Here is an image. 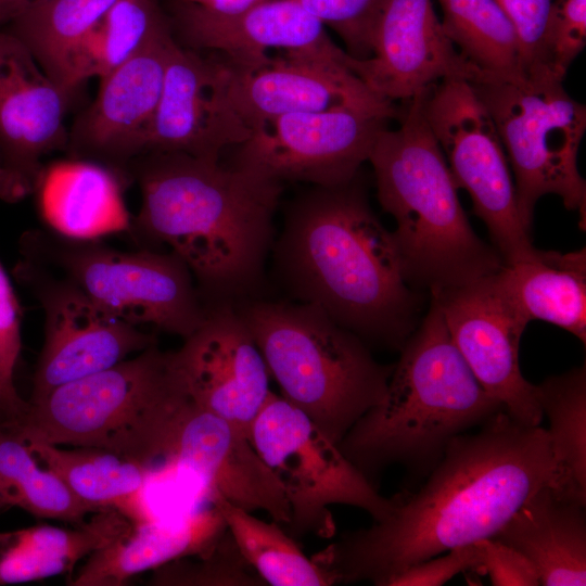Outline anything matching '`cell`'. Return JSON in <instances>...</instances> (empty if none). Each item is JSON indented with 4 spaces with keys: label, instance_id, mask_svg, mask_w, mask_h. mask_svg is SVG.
I'll return each instance as SVG.
<instances>
[{
    "label": "cell",
    "instance_id": "f1b7e54d",
    "mask_svg": "<svg viewBox=\"0 0 586 586\" xmlns=\"http://www.w3.org/2000/svg\"><path fill=\"white\" fill-rule=\"evenodd\" d=\"M115 1L36 0L2 29L25 46L51 79L71 91L72 61Z\"/></svg>",
    "mask_w": 586,
    "mask_h": 586
},
{
    "label": "cell",
    "instance_id": "30bf717a",
    "mask_svg": "<svg viewBox=\"0 0 586 586\" xmlns=\"http://www.w3.org/2000/svg\"><path fill=\"white\" fill-rule=\"evenodd\" d=\"M250 441L284 492L295 534L332 537L331 505L357 507L373 521L394 507L307 415L272 391L251 426Z\"/></svg>",
    "mask_w": 586,
    "mask_h": 586
},
{
    "label": "cell",
    "instance_id": "484cf974",
    "mask_svg": "<svg viewBox=\"0 0 586 586\" xmlns=\"http://www.w3.org/2000/svg\"><path fill=\"white\" fill-rule=\"evenodd\" d=\"M495 277L507 296L530 322L543 320L586 344V251L534 252L502 265Z\"/></svg>",
    "mask_w": 586,
    "mask_h": 586
},
{
    "label": "cell",
    "instance_id": "d6986e66",
    "mask_svg": "<svg viewBox=\"0 0 586 586\" xmlns=\"http://www.w3.org/2000/svg\"><path fill=\"white\" fill-rule=\"evenodd\" d=\"M177 15L188 44L218 51L238 69L292 60L331 61L349 66L351 54L330 39L326 26L298 0H267L231 14L182 1Z\"/></svg>",
    "mask_w": 586,
    "mask_h": 586
},
{
    "label": "cell",
    "instance_id": "8fae6325",
    "mask_svg": "<svg viewBox=\"0 0 586 586\" xmlns=\"http://www.w3.org/2000/svg\"><path fill=\"white\" fill-rule=\"evenodd\" d=\"M423 109L456 187L469 193L502 263L530 256L535 247L520 216L501 139L469 80L453 78L434 85L424 93Z\"/></svg>",
    "mask_w": 586,
    "mask_h": 586
},
{
    "label": "cell",
    "instance_id": "5b68a950",
    "mask_svg": "<svg viewBox=\"0 0 586 586\" xmlns=\"http://www.w3.org/2000/svg\"><path fill=\"white\" fill-rule=\"evenodd\" d=\"M424 93L403 102L399 126L379 133L368 161L378 200L396 222L392 233L408 283L435 293L494 273L504 263L468 221L426 122Z\"/></svg>",
    "mask_w": 586,
    "mask_h": 586
},
{
    "label": "cell",
    "instance_id": "d590c367",
    "mask_svg": "<svg viewBox=\"0 0 586 586\" xmlns=\"http://www.w3.org/2000/svg\"><path fill=\"white\" fill-rule=\"evenodd\" d=\"M324 26L333 28L357 59L369 55L368 33L380 0H298Z\"/></svg>",
    "mask_w": 586,
    "mask_h": 586
},
{
    "label": "cell",
    "instance_id": "52a82bcc",
    "mask_svg": "<svg viewBox=\"0 0 586 586\" xmlns=\"http://www.w3.org/2000/svg\"><path fill=\"white\" fill-rule=\"evenodd\" d=\"M240 302L235 308L281 396L339 444L381 402L394 366L378 362L359 336L314 305Z\"/></svg>",
    "mask_w": 586,
    "mask_h": 586
},
{
    "label": "cell",
    "instance_id": "ffe728a7",
    "mask_svg": "<svg viewBox=\"0 0 586 586\" xmlns=\"http://www.w3.org/2000/svg\"><path fill=\"white\" fill-rule=\"evenodd\" d=\"M174 41L168 31L100 78L97 97L68 131L69 157L100 163L128 179L127 166L145 152Z\"/></svg>",
    "mask_w": 586,
    "mask_h": 586
},
{
    "label": "cell",
    "instance_id": "cb8c5ba5",
    "mask_svg": "<svg viewBox=\"0 0 586 586\" xmlns=\"http://www.w3.org/2000/svg\"><path fill=\"white\" fill-rule=\"evenodd\" d=\"M125 180L111 167L69 157L46 165L34 193L49 229L75 239H101L130 231Z\"/></svg>",
    "mask_w": 586,
    "mask_h": 586
},
{
    "label": "cell",
    "instance_id": "7a4b0ae2",
    "mask_svg": "<svg viewBox=\"0 0 586 586\" xmlns=\"http://www.w3.org/2000/svg\"><path fill=\"white\" fill-rule=\"evenodd\" d=\"M126 174L141 193L129 233L177 255L206 305L251 298L262 288L282 183L177 152L141 155Z\"/></svg>",
    "mask_w": 586,
    "mask_h": 586
},
{
    "label": "cell",
    "instance_id": "f35d334b",
    "mask_svg": "<svg viewBox=\"0 0 586 586\" xmlns=\"http://www.w3.org/2000/svg\"><path fill=\"white\" fill-rule=\"evenodd\" d=\"M481 553L480 566L495 586H536L538 574L532 562L515 548L496 538L475 543Z\"/></svg>",
    "mask_w": 586,
    "mask_h": 586
},
{
    "label": "cell",
    "instance_id": "60d3db41",
    "mask_svg": "<svg viewBox=\"0 0 586 586\" xmlns=\"http://www.w3.org/2000/svg\"><path fill=\"white\" fill-rule=\"evenodd\" d=\"M183 2L192 3L201 7L205 10L221 13L231 14L241 12L251 7H254L260 2L267 0H182Z\"/></svg>",
    "mask_w": 586,
    "mask_h": 586
},
{
    "label": "cell",
    "instance_id": "e0dca14e",
    "mask_svg": "<svg viewBox=\"0 0 586 586\" xmlns=\"http://www.w3.org/2000/svg\"><path fill=\"white\" fill-rule=\"evenodd\" d=\"M175 369L190 399L242 430L266 403L269 372L235 306L206 305L200 327L173 351Z\"/></svg>",
    "mask_w": 586,
    "mask_h": 586
},
{
    "label": "cell",
    "instance_id": "277c9868",
    "mask_svg": "<svg viewBox=\"0 0 586 586\" xmlns=\"http://www.w3.org/2000/svg\"><path fill=\"white\" fill-rule=\"evenodd\" d=\"M400 349L383 398L337 444L372 484L392 464L429 474L453 438L505 410L472 373L434 300Z\"/></svg>",
    "mask_w": 586,
    "mask_h": 586
},
{
    "label": "cell",
    "instance_id": "ac0fdd59",
    "mask_svg": "<svg viewBox=\"0 0 586 586\" xmlns=\"http://www.w3.org/2000/svg\"><path fill=\"white\" fill-rule=\"evenodd\" d=\"M229 76L225 60H206L174 41L144 154L177 152L220 160L226 149L245 142L252 129L230 100Z\"/></svg>",
    "mask_w": 586,
    "mask_h": 586
},
{
    "label": "cell",
    "instance_id": "d4e9b609",
    "mask_svg": "<svg viewBox=\"0 0 586 586\" xmlns=\"http://www.w3.org/2000/svg\"><path fill=\"white\" fill-rule=\"evenodd\" d=\"M494 538L532 562L539 585L586 584L585 505L558 496L548 484L530 496Z\"/></svg>",
    "mask_w": 586,
    "mask_h": 586
},
{
    "label": "cell",
    "instance_id": "44dd1931",
    "mask_svg": "<svg viewBox=\"0 0 586 586\" xmlns=\"http://www.w3.org/2000/svg\"><path fill=\"white\" fill-rule=\"evenodd\" d=\"M168 458L196 474L209 496L219 495L250 512L264 510L277 523H290L284 492L249 436L191 399L177 422Z\"/></svg>",
    "mask_w": 586,
    "mask_h": 586
},
{
    "label": "cell",
    "instance_id": "6da1fadb",
    "mask_svg": "<svg viewBox=\"0 0 586 586\" xmlns=\"http://www.w3.org/2000/svg\"><path fill=\"white\" fill-rule=\"evenodd\" d=\"M481 425L453 438L425 484L394 497L386 518L313 557L335 584L387 586L411 565L493 538L550 482L555 462L547 430L522 424L505 410Z\"/></svg>",
    "mask_w": 586,
    "mask_h": 586
},
{
    "label": "cell",
    "instance_id": "7bdbcfd3",
    "mask_svg": "<svg viewBox=\"0 0 586 586\" xmlns=\"http://www.w3.org/2000/svg\"><path fill=\"white\" fill-rule=\"evenodd\" d=\"M36 0H0V28L9 24Z\"/></svg>",
    "mask_w": 586,
    "mask_h": 586
},
{
    "label": "cell",
    "instance_id": "4fadbf2b",
    "mask_svg": "<svg viewBox=\"0 0 586 586\" xmlns=\"http://www.w3.org/2000/svg\"><path fill=\"white\" fill-rule=\"evenodd\" d=\"M390 118L356 111L292 113L264 122L238 145L231 165L282 183H347L368 161Z\"/></svg>",
    "mask_w": 586,
    "mask_h": 586
},
{
    "label": "cell",
    "instance_id": "ab89813d",
    "mask_svg": "<svg viewBox=\"0 0 586 586\" xmlns=\"http://www.w3.org/2000/svg\"><path fill=\"white\" fill-rule=\"evenodd\" d=\"M481 553L476 544L454 548L445 556L432 557L409 566L387 586H440L468 569L479 568Z\"/></svg>",
    "mask_w": 586,
    "mask_h": 586
},
{
    "label": "cell",
    "instance_id": "e575fe53",
    "mask_svg": "<svg viewBox=\"0 0 586 586\" xmlns=\"http://www.w3.org/2000/svg\"><path fill=\"white\" fill-rule=\"evenodd\" d=\"M586 46V0H555L545 38L547 71L564 80Z\"/></svg>",
    "mask_w": 586,
    "mask_h": 586
},
{
    "label": "cell",
    "instance_id": "9c48e42d",
    "mask_svg": "<svg viewBox=\"0 0 586 586\" xmlns=\"http://www.w3.org/2000/svg\"><path fill=\"white\" fill-rule=\"evenodd\" d=\"M487 107L511 166L520 216L530 231L534 207L546 194L586 224V181L577 154L586 130V107L544 72L515 78L479 74L469 81Z\"/></svg>",
    "mask_w": 586,
    "mask_h": 586
},
{
    "label": "cell",
    "instance_id": "9a60e30c",
    "mask_svg": "<svg viewBox=\"0 0 586 586\" xmlns=\"http://www.w3.org/2000/svg\"><path fill=\"white\" fill-rule=\"evenodd\" d=\"M73 94L0 28V200L16 203L33 194L46 157L66 150Z\"/></svg>",
    "mask_w": 586,
    "mask_h": 586
},
{
    "label": "cell",
    "instance_id": "1f68e13d",
    "mask_svg": "<svg viewBox=\"0 0 586 586\" xmlns=\"http://www.w3.org/2000/svg\"><path fill=\"white\" fill-rule=\"evenodd\" d=\"M17 507L41 519L81 524L98 511L42 466L25 440L0 419V509Z\"/></svg>",
    "mask_w": 586,
    "mask_h": 586
},
{
    "label": "cell",
    "instance_id": "2e32d148",
    "mask_svg": "<svg viewBox=\"0 0 586 586\" xmlns=\"http://www.w3.org/2000/svg\"><path fill=\"white\" fill-rule=\"evenodd\" d=\"M369 55L351 56L349 67L375 94L409 101L453 78L480 72L455 48L432 0H380L368 33Z\"/></svg>",
    "mask_w": 586,
    "mask_h": 586
},
{
    "label": "cell",
    "instance_id": "7c38bea8",
    "mask_svg": "<svg viewBox=\"0 0 586 586\" xmlns=\"http://www.w3.org/2000/svg\"><path fill=\"white\" fill-rule=\"evenodd\" d=\"M14 276L44 316V340L29 403L156 345L153 334L115 317L77 286L31 260L21 257Z\"/></svg>",
    "mask_w": 586,
    "mask_h": 586
},
{
    "label": "cell",
    "instance_id": "5bb4252c",
    "mask_svg": "<svg viewBox=\"0 0 586 586\" xmlns=\"http://www.w3.org/2000/svg\"><path fill=\"white\" fill-rule=\"evenodd\" d=\"M495 272L432 293V300L482 387L512 419L537 426L544 416L537 386L523 377L519 366L520 341L528 321L501 289Z\"/></svg>",
    "mask_w": 586,
    "mask_h": 586
},
{
    "label": "cell",
    "instance_id": "603a6c76",
    "mask_svg": "<svg viewBox=\"0 0 586 586\" xmlns=\"http://www.w3.org/2000/svg\"><path fill=\"white\" fill-rule=\"evenodd\" d=\"M227 527L213 506L176 521L153 518L132 523L114 540L92 552L72 586H120L132 576L160 569L182 558L209 553L222 539Z\"/></svg>",
    "mask_w": 586,
    "mask_h": 586
},
{
    "label": "cell",
    "instance_id": "4316f807",
    "mask_svg": "<svg viewBox=\"0 0 586 586\" xmlns=\"http://www.w3.org/2000/svg\"><path fill=\"white\" fill-rule=\"evenodd\" d=\"M131 524L122 513L107 509L73 528L40 524L0 532V586L71 573L80 560Z\"/></svg>",
    "mask_w": 586,
    "mask_h": 586
},
{
    "label": "cell",
    "instance_id": "ba28073f",
    "mask_svg": "<svg viewBox=\"0 0 586 586\" xmlns=\"http://www.w3.org/2000/svg\"><path fill=\"white\" fill-rule=\"evenodd\" d=\"M20 253L130 324L186 339L205 318L206 304L192 273L171 252L122 251L101 239L35 229L22 235Z\"/></svg>",
    "mask_w": 586,
    "mask_h": 586
},
{
    "label": "cell",
    "instance_id": "4dcf8cb0",
    "mask_svg": "<svg viewBox=\"0 0 586 586\" xmlns=\"http://www.w3.org/2000/svg\"><path fill=\"white\" fill-rule=\"evenodd\" d=\"M244 562L272 586H329L333 576L309 559L275 521L268 523L219 495L209 496Z\"/></svg>",
    "mask_w": 586,
    "mask_h": 586
},
{
    "label": "cell",
    "instance_id": "836d02e7",
    "mask_svg": "<svg viewBox=\"0 0 586 586\" xmlns=\"http://www.w3.org/2000/svg\"><path fill=\"white\" fill-rule=\"evenodd\" d=\"M445 34L481 74L498 78L524 75L518 36L496 0H437Z\"/></svg>",
    "mask_w": 586,
    "mask_h": 586
},
{
    "label": "cell",
    "instance_id": "7402d4cb",
    "mask_svg": "<svg viewBox=\"0 0 586 586\" xmlns=\"http://www.w3.org/2000/svg\"><path fill=\"white\" fill-rule=\"evenodd\" d=\"M228 66L230 100L252 130L292 113L356 110L396 115L393 102L375 94L343 63L292 60L255 69Z\"/></svg>",
    "mask_w": 586,
    "mask_h": 586
},
{
    "label": "cell",
    "instance_id": "74e56055",
    "mask_svg": "<svg viewBox=\"0 0 586 586\" xmlns=\"http://www.w3.org/2000/svg\"><path fill=\"white\" fill-rule=\"evenodd\" d=\"M21 347V309L10 278L0 262V385L16 396L14 370Z\"/></svg>",
    "mask_w": 586,
    "mask_h": 586
},
{
    "label": "cell",
    "instance_id": "3957f363",
    "mask_svg": "<svg viewBox=\"0 0 586 586\" xmlns=\"http://www.w3.org/2000/svg\"><path fill=\"white\" fill-rule=\"evenodd\" d=\"M271 251L291 301L320 308L362 341L402 348L411 334L416 298L399 251L356 177L291 200Z\"/></svg>",
    "mask_w": 586,
    "mask_h": 586
},
{
    "label": "cell",
    "instance_id": "8992f818",
    "mask_svg": "<svg viewBox=\"0 0 586 586\" xmlns=\"http://www.w3.org/2000/svg\"><path fill=\"white\" fill-rule=\"evenodd\" d=\"M189 402L173 351L154 345L28 402L23 416L4 421L28 440L104 448L150 466L168 458Z\"/></svg>",
    "mask_w": 586,
    "mask_h": 586
},
{
    "label": "cell",
    "instance_id": "83f0119b",
    "mask_svg": "<svg viewBox=\"0 0 586 586\" xmlns=\"http://www.w3.org/2000/svg\"><path fill=\"white\" fill-rule=\"evenodd\" d=\"M23 438L37 460L82 501L98 510H115L132 523L152 519L143 502L150 466L104 448H62Z\"/></svg>",
    "mask_w": 586,
    "mask_h": 586
},
{
    "label": "cell",
    "instance_id": "d6a6232c",
    "mask_svg": "<svg viewBox=\"0 0 586 586\" xmlns=\"http://www.w3.org/2000/svg\"><path fill=\"white\" fill-rule=\"evenodd\" d=\"M168 31L155 0H116L76 52L68 89L104 77Z\"/></svg>",
    "mask_w": 586,
    "mask_h": 586
},
{
    "label": "cell",
    "instance_id": "8d00e7d4",
    "mask_svg": "<svg viewBox=\"0 0 586 586\" xmlns=\"http://www.w3.org/2000/svg\"><path fill=\"white\" fill-rule=\"evenodd\" d=\"M496 1L515 29L524 75L548 72L545 38L555 0Z\"/></svg>",
    "mask_w": 586,
    "mask_h": 586
},
{
    "label": "cell",
    "instance_id": "f546056e",
    "mask_svg": "<svg viewBox=\"0 0 586 586\" xmlns=\"http://www.w3.org/2000/svg\"><path fill=\"white\" fill-rule=\"evenodd\" d=\"M536 386L550 424L555 469L548 485L558 496L586 506V367L548 377Z\"/></svg>",
    "mask_w": 586,
    "mask_h": 586
},
{
    "label": "cell",
    "instance_id": "b9f144b4",
    "mask_svg": "<svg viewBox=\"0 0 586 586\" xmlns=\"http://www.w3.org/2000/svg\"><path fill=\"white\" fill-rule=\"evenodd\" d=\"M28 408V402L20 395H12L0 385V419H16Z\"/></svg>",
    "mask_w": 586,
    "mask_h": 586
}]
</instances>
